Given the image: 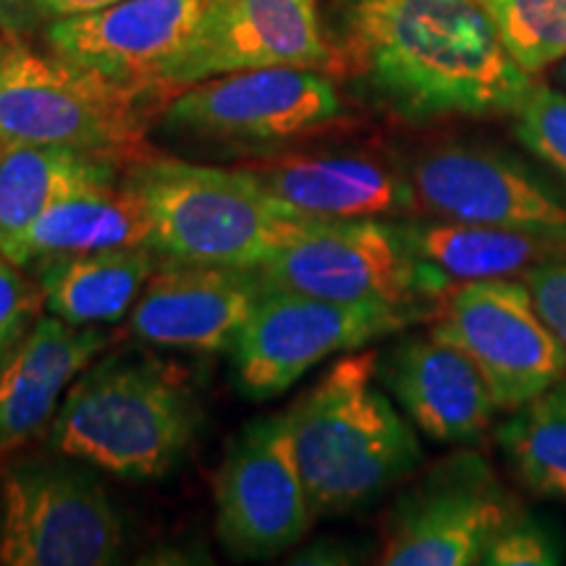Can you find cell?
Returning a JSON list of instances; mask_svg holds the SVG:
<instances>
[{"label": "cell", "mask_w": 566, "mask_h": 566, "mask_svg": "<svg viewBox=\"0 0 566 566\" xmlns=\"http://www.w3.org/2000/svg\"><path fill=\"white\" fill-rule=\"evenodd\" d=\"M349 53L367 92L409 124L512 116L535 84L478 0H359Z\"/></svg>", "instance_id": "cell-1"}, {"label": "cell", "mask_w": 566, "mask_h": 566, "mask_svg": "<svg viewBox=\"0 0 566 566\" xmlns=\"http://www.w3.org/2000/svg\"><path fill=\"white\" fill-rule=\"evenodd\" d=\"M378 363V349L346 352L286 412L315 516L370 504L422 462L417 428L384 391Z\"/></svg>", "instance_id": "cell-2"}, {"label": "cell", "mask_w": 566, "mask_h": 566, "mask_svg": "<svg viewBox=\"0 0 566 566\" xmlns=\"http://www.w3.org/2000/svg\"><path fill=\"white\" fill-rule=\"evenodd\" d=\"M202 424V405L179 365L108 357L87 367L53 422L61 457L122 480H158L174 470Z\"/></svg>", "instance_id": "cell-3"}, {"label": "cell", "mask_w": 566, "mask_h": 566, "mask_svg": "<svg viewBox=\"0 0 566 566\" xmlns=\"http://www.w3.org/2000/svg\"><path fill=\"white\" fill-rule=\"evenodd\" d=\"M124 181L150 221L147 247L171 263L260 268L300 231L250 171L139 155Z\"/></svg>", "instance_id": "cell-4"}, {"label": "cell", "mask_w": 566, "mask_h": 566, "mask_svg": "<svg viewBox=\"0 0 566 566\" xmlns=\"http://www.w3.org/2000/svg\"><path fill=\"white\" fill-rule=\"evenodd\" d=\"M147 90L13 40L0 53V142L134 160L145 142Z\"/></svg>", "instance_id": "cell-5"}, {"label": "cell", "mask_w": 566, "mask_h": 566, "mask_svg": "<svg viewBox=\"0 0 566 566\" xmlns=\"http://www.w3.org/2000/svg\"><path fill=\"white\" fill-rule=\"evenodd\" d=\"M258 273L268 289L346 304L438 307L454 289L409 247L401 223L384 218H304L300 231Z\"/></svg>", "instance_id": "cell-6"}, {"label": "cell", "mask_w": 566, "mask_h": 566, "mask_svg": "<svg viewBox=\"0 0 566 566\" xmlns=\"http://www.w3.org/2000/svg\"><path fill=\"white\" fill-rule=\"evenodd\" d=\"M422 317H428V307L346 304L265 289L231 346L233 375L250 399H275L323 359L365 349Z\"/></svg>", "instance_id": "cell-7"}, {"label": "cell", "mask_w": 566, "mask_h": 566, "mask_svg": "<svg viewBox=\"0 0 566 566\" xmlns=\"http://www.w3.org/2000/svg\"><path fill=\"white\" fill-rule=\"evenodd\" d=\"M124 551L108 491L71 462H21L0 478V564L105 566Z\"/></svg>", "instance_id": "cell-8"}, {"label": "cell", "mask_w": 566, "mask_h": 566, "mask_svg": "<svg viewBox=\"0 0 566 566\" xmlns=\"http://www.w3.org/2000/svg\"><path fill=\"white\" fill-rule=\"evenodd\" d=\"M342 97L321 69L268 66L189 84L166 108L179 134L268 155L342 118Z\"/></svg>", "instance_id": "cell-9"}, {"label": "cell", "mask_w": 566, "mask_h": 566, "mask_svg": "<svg viewBox=\"0 0 566 566\" xmlns=\"http://www.w3.org/2000/svg\"><path fill=\"white\" fill-rule=\"evenodd\" d=\"M430 334L462 349L501 409L514 412L566 375V352L525 279L459 283L438 302Z\"/></svg>", "instance_id": "cell-10"}, {"label": "cell", "mask_w": 566, "mask_h": 566, "mask_svg": "<svg viewBox=\"0 0 566 566\" xmlns=\"http://www.w3.org/2000/svg\"><path fill=\"white\" fill-rule=\"evenodd\" d=\"M495 470L475 451L438 462L396 501L388 516L380 564H483L493 537L520 512Z\"/></svg>", "instance_id": "cell-11"}, {"label": "cell", "mask_w": 566, "mask_h": 566, "mask_svg": "<svg viewBox=\"0 0 566 566\" xmlns=\"http://www.w3.org/2000/svg\"><path fill=\"white\" fill-rule=\"evenodd\" d=\"M313 520L286 415L247 424L216 480V533L223 546L239 558H271L300 543Z\"/></svg>", "instance_id": "cell-12"}, {"label": "cell", "mask_w": 566, "mask_h": 566, "mask_svg": "<svg viewBox=\"0 0 566 566\" xmlns=\"http://www.w3.org/2000/svg\"><path fill=\"white\" fill-rule=\"evenodd\" d=\"M334 51L325 42L315 0H205L192 34L160 71V87L268 66L325 71Z\"/></svg>", "instance_id": "cell-13"}, {"label": "cell", "mask_w": 566, "mask_h": 566, "mask_svg": "<svg viewBox=\"0 0 566 566\" xmlns=\"http://www.w3.org/2000/svg\"><path fill=\"white\" fill-rule=\"evenodd\" d=\"M417 208L443 221L566 237V195L527 163L488 147H438L409 168Z\"/></svg>", "instance_id": "cell-14"}, {"label": "cell", "mask_w": 566, "mask_h": 566, "mask_svg": "<svg viewBox=\"0 0 566 566\" xmlns=\"http://www.w3.org/2000/svg\"><path fill=\"white\" fill-rule=\"evenodd\" d=\"M265 289L258 268L163 260L134 304L129 328L139 342L163 349L231 352Z\"/></svg>", "instance_id": "cell-15"}, {"label": "cell", "mask_w": 566, "mask_h": 566, "mask_svg": "<svg viewBox=\"0 0 566 566\" xmlns=\"http://www.w3.org/2000/svg\"><path fill=\"white\" fill-rule=\"evenodd\" d=\"M205 0H118L48 21L51 51L124 84L158 87L163 66L192 34Z\"/></svg>", "instance_id": "cell-16"}, {"label": "cell", "mask_w": 566, "mask_h": 566, "mask_svg": "<svg viewBox=\"0 0 566 566\" xmlns=\"http://www.w3.org/2000/svg\"><path fill=\"white\" fill-rule=\"evenodd\" d=\"M378 375L407 420L438 443H475L501 412L478 365L433 334L396 342L380 354Z\"/></svg>", "instance_id": "cell-17"}, {"label": "cell", "mask_w": 566, "mask_h": 566, "mask_svg": "<svg viewBox=\"0 0 566 566\" xmlns=\"http://www.w3.org/2000/svg\"><path fill=\"white\" fill-rule=\"evenodd\" d=\"M242 168L283 208L317 221L396 218L417 210L409 176L367 155H279Z\"/></svg>", "instance_id": "cell-18"}, {"label": "cell", "mask_w": 566, "mask_h": 566, "mask_svg": "<svg viewBox=\"0 0 566 566\" xmlns=\"http://www.w3.org/2000/svg\"><path fill=\"white\" fill-rule=\"evenodd\" d=\"M111 336L59 315L40 317L0 359V451L24 443L53 420L69 386L105 349Z\"/></svg>", "instance_id": "cell-19"}, {"label": "cell", "mask_w": 566, "mask_h": 566, "mask_svg": "<svg viewBox=\"0 0 566 566\" xmlns=\"http://www.w3.org/2000/svg\"><path fill=\"white\" fill-rule=\"evenodd\" d=\"M150 221L139 197L126 181H105L76 189L51 205L42 216L17 233L0 252L19 268H34L42 260L63 254L147 247Z\"/></svg>", "instance_id": "cell-20"}, {"label": "cell", "mask_w": 566, "mask_h": 566, "mask_svg": "<svg viewBox=\"0 0 566 566\" xmlns=\"http://www.w3.org/2000/svg\"><path fill=\"white\" fill-rule=\"evenodd\" d=\"M160 263L150 247H113L42 260L34 271L48 313L74 325H103L132 313Z\"/></svg>", "instance_id": "cell-21"}, {"label": "cell", "mask_w": 566, "mask_h": 566, "mask_svg": "<svg viewBox=\"0 0 566 566\" xmlns=\"http://www.w3.org/2000/svg\"><path fill=\"white\" fill-rule=\"evenodd\" d=\"M407 242L454 286L470 281L525 279L537 265L566 260V237L504 226L417 221L401 223Z\"/></svg>", "instance_id": "cell-22"}, {"label": "cell", "mask_w": 566, "mask_h": 566, "mask_svg": "<svg viewBox=\"0 0 566 566\" xmlns=\"http://www.w3.org/2000/svg\"><path fill=\"white\" fill-rule=\"evenodd\" d=\"M116 179V160L105 155L0 142V247L66 195Z\"/></svg>", "instance_id": "cell-23"}, {"label": "cell", "mask_w": 566, "mask_h": 566, "mask_svg": "<svg viewBox=\"0 0 566 566\" xmlns=\"http://www.w3.org/2000/svg\"><path fill=\"white\" fill-rule=\"evenodd\" d=\"M499 446L527 491L566 504V380L514 409Z\"/></svg>", "instance_id": "cell-24"}, {"label": "cell", "mask_w": 566, "mask_h": 566, "mask_svg": "<svg viewBox=\"0 0 566 566\" xmlns=\"http://www.w3.org/2000/svg\"><path fill=\"white\" fill-rule=\"evenodd\" d=\"M512 59L527 74L566 59V0H478Z\"/></svg>", "instance_id": "cell-25"}, {"label": "cell", "mask_w": 566, "mask_h": 566, "mask_svg": "<svg viewBox=\"0 0 566 566\" xmlns=\"http://www.w3.org/2000/svg\"><path fill=\"white\" fill-rule=\"evenodd\" d=\"M512 118L514 137L566 181V92L533 84Z\"/></svg>", "instance_id": "cell-26"}, {"label": "cell", "mask_w": 566, "mask_h": 566, "mask_svg": "<svg viewBox=\"0 0 566 566\" xmlns=\"http://www.w3.org/2000/svg\"><path fill=\"white\" fill-rule=\"evenodd\" d=\"M488 566H554L562 564V546L556 535L537 522L533 514L520 509L504 530L493 537L483 558Z\"/></svg>", "instance_id": "cell-27"}, {"label": "cell", "mask_w": 566, "mask_h": 566, "mask_svg": "<svg viewBox=\"0 0 566 566\" xmlns=\"http://www.w3.org/2000/svg\"><path fill=\"white\" fill-rule=\"evenodd\" d=\"M42 302L40 283H34L0 252V359L17 346L40 321Z\"/></svg>", "instance_id": "cell-28"}, {"label": "cell", "mask_w": 566, "mask_h": 566, "mask_svg": "<svg viewBox=\"0 0 566 566\" xmlns=\"http://www.w3.org/2000/svg\"><path fill=\"white\" fill-rule=\"evenodd\" d=\"M533 300L566 352V260L537 265L525 275Z\"/></svg>", "instance_id": "cell-29"}, {"label": "cell", "mask_w": 566, "mask_h": 566, "mask_svg": "<svg viewBox=\"0 0 566 566\" xmlns=\"http://www.w3.org/2000/svg\"><path fill=\"white\" fill-rule=\"evenodd\" d=\"M113 3H118V0H32L34 13H38L40 21L80 17V13L105 9V6Z\"/></svg>", "instance_id": "cell-30"}, {"label": "cell", "mask_w": 566, "mask_h": 566, "mask_svg": "<svg viewBox=\"0 0 566 566\" xmlns=\"http://www.w3.org/2000/svg\"><path fill=\"white\" fill-rule=\"evenodd\" d=\"M38 21L32 0H0V24L17 38L30 32Z\"/></svg>", "instance_id": "cell-31"}, {"label": "cell", "mask_w": 566, "mask_h": 566, "mask_svg": "<svg viewBox=\"0 0 566 566\" xmlns=\"http://www.w3.org/2000/svg\"><path fill=\"white\" fill-rule=\"evenodd\" d=\"M13 40H21V38H17V34H11L9 30H6V27L3 24H0V53H3L6 51V48H9L11 45V42Z\"/></svg>", "instance_id": "cell-32"}, {"label": "cell", "mask_w": 566, "mask_h": 566, "mask_svg": "<svg viewBox=\"0 0 566 566\" xmlns=\"http://www.w3.org/2000/svg\"><path fill=\"white\" fill-rule=\"evenodd\" d=\"M556 80L562 82L564 87H566V59H564L562 63H558V69H556Z\"/></svg>", "instance_id": "cell-33"}]
</instances>
